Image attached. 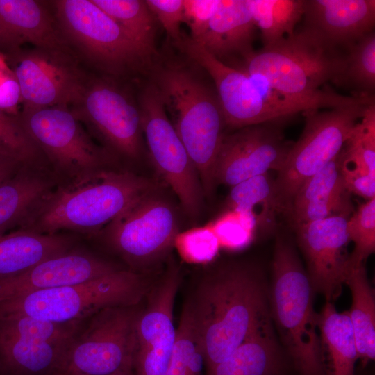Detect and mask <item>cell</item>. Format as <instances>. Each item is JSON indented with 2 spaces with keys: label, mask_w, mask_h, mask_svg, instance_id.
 Instances as JSON below:
<instances>
[{
  "label": "cell",
  "mask_w": 375,
  "mask_h": 375,
  "mask_svg": "<svg viewBox=\"0 0 375 375\" xmlns=\"http://www.w3.org/2000/svg\"><path fill=\"white\" fill-rule=\"evenodd\" d=\"M183 308L195 330L206 372L251 337L273 327L269 284L255 263L230 261L212 268Z\"/></svg>",
  "instance_id": "6da1fadb"
},
{
  "label": "cell",
  "mask_w": 375,
  "mask_h": 375,
  "mask_svg": "<svg viewBox=\"0 0 375 375\" xmlns=\"http://www.w3.org/2000/svg\"><path fill=\"white\" fill-rule=\"evenodd\" d=\"M344 60V50L333 47L303 27L253 51L244 59L243 70L262 76L305 112L374 103V98L345 96L322 88L330 81L339 87Z\"/></svg>",
  "instance_id": "7a4b0ae2"
},
{
  "label": "cell",
  "mask_w": 375,
  "mask_h": 375,
  "mask_svg": "<svg viewBox=\"0 0 375 375\" xmlns=\"http://www.w3.org/2000/svg\"><path fill=\"white\" fill-rule=\"evenodd\" d=\"M154 188L151 180L117 168L59 183L17 229L41 234L71 231L97 235L131 202Z\"/></svg>",
  "instance_id": "3957f363"
},
{
  "label": "cell",
  "mask_w": 375,
  "mask_h": 375,
  "mask_svg": "<svg viewBox=\"0 0 375 375\" xmlns=\"http://www.w3.org/2000/svg\"><path fill=\"white\" fill-rule=\"evenodd\" d=\"M315 291L290 240L276 237L269 285L272 324L299 375H326Z\"/></svg>",
  "instance_id": "277c9868"
},
{
  "label": "cell",
  "mask_w": 375,
  "mask_h": 375,
  "mask_svg": "<svg viewBox=\"0 0 375 375\" xmlns=\"http://www.w3.org/2000/svg\"><path fill=\"white\" fill-rule=\"evenodd\" d=\"M153 84L210 197L217 183L215 165L226 127L217 94L188 69L169 65L158 70Z\"/></svg>",
  "instance_id": "5b68a950"
},
{
  "label": "cell",
  "mask_w": 375,
  "mask_h": 375,
  "mask_svg": "<svg viewBox=\"0 0 375 375\" xmlns=\"http://www.w3.org/2000/svg\"><path fill=\"white\" fill-rule=\"evenodd\" d=\"M151 286L142 274L121 269L82 283L0 301V319L26 316L59 323L85 321L106 308L138 306Z\"/></svg>",
  "instance_id": "8992f818"
},
{
  "label": "cell",
  "mask_w": 375,
  "mask_h": 375,
  "mask_svg": "<svg viewBox=\"0 0 375 375\" xmlns=\"http://www.w3.org/2000/svg\"><path fill=\"white\" fill-rule=\"evenodd\" d=\"M19 116L60 183L117 169L115 156L93 140L68 106H24Z\"/></svg>",
  "instance_id": "52a82bcc"
},
{
  "label": "cell",
  "mask_w": 375,
  "mask_h": 375,
  "mask_svg": "<svg viewBox=\"0 0 375 375\" xmlns=\"http://www.w3.org/2000/svg\"><path fill=\"white\" fill-rule=\"evenodd\" d=\"M138 306L104 308L85 322L56 375H133Z\"/></svg>",
  "instance_id": "ba28073f"
},
{
  "label": "cell",
  "mask_w": 375,
  "mask_h": 375,
  "mask_svg": "<svg viewBox=\"0 0 375 375\" xmlns=\"http://www.w3.org/2000/svg\"><path fill=\"white\" fill-rule=\"evenodd\" d=\"M55 16L67 42L101 70L113 76L149 66L151 57L92 0H57Z\"/></svg>",
  "instance_id": "9c48e42d"
},
{
  "label": "cell",
  "mask_w": 375,
  "mask_h": 375,
  "mask_svg": "<svg viewBox=\"0 0 375 375\" xmlns=\"http://www.w3.org/2000/svg\"><path fill=\"white\" fill-rule=\"evenodd\" d=\"M370 104L315 109L303 113V130L298 140L293 142L275 178L276 198L282 213L290 215L292 199L301 185L341 151Z\"/></svg>",
  "instance_id": "30bf717a"
},
{
  "label": "cell",
  "mask_w": 375,
  "mask_h": 375,
  "mask_svg": "<svg viewBox=\"0 0 375 375\" xmlns=\"http://www.w3.org/2000/svg\"><path fill=\"white\" fill-rule=\"evenodd\" d=\"M178 233L175 210L154 188L131 202L97 234L129 265V270L138 273L163 258Z\"/></svg>",
  "instance_id": "8fae6325"
},
{
  "label": "cell",
  "mask_w": 375,
  "mask_h": 375,
  "mask_svg": "<svg viewBox=\"0 0 375 375\" xmlns=\"http://www.w3.org/2000/svg\"><path fill=\"white\" fill-rule=\"evenodd\" d=\"M69 108L91 136L115 157L140 158L143 132L138 104L114 82L86 80Z\"/></svg>",
  "instance_id": "7c38bea8"
},
{
  "label": "cell",
  "mask_w": 375,
  "mask_h": 375,
  "mask_svg": "<svg viewBox=\"0 0 375 375\" xmlns=\"http://www.w3.org/2000/svg\"><path fill=\"white\" fill-rule=\"evenodd\" d=\"M138 106L153 164L176 194L186 215L196 219L204 197L201 183L153 83L144 88Z\"/></svg>",
  "instance_id": "4fadbf2b"
},
{
  "label": "cell",
  "mask_w": 375,
  "mask_h": 375,
  "mask_svg": "<svg viewBox=\"0 0 375 375\" xmlns=\"http://www.w3.org/2000/svg\"><path fill=\"white\" fill-rule=\"evenodd\" d=\"M85 321L53 322L26 316L0 319V372L56 375Z\"/></svg>",
  "instance_id": "5bb4252c"
},
{
  "label": "cell",
  "mask_w": 375,
  "mask_h": 375,
  "mask_svg": "<svg viewBox=\"0 0 375 375\" xmlns=\"http://www.w3.org/2000/svg\"><path fill=\"white\" fill-rule=\"evenodd\" d=\"M24 106H69L86 81L70 50L33 47L10 53Z\"/></svg>",
  "instance_id": "9a60e30c"
},
{
  "label": "cell",
  "mask_w": 375,
  "mask_h": 375,
  "mask_svg": "<svg viewBox=\"0 0 375 375\" xmlns=\"http://www.w3.org/2000/svg\"><path fill=\"white\" fill-rule=\"evenodd\" d=\"M285 118L244 126L224 134L215 165L217 184L231 187L282 167L293 142L284 135Z\"/></svg>",
  "instance_id": "2e32d148"
},
{
  "label": "cell",
  "mask_w": 375,
  "mask_h": 375,
  "mask_svg": "<svg viewBox=\"0 0 375 375\" xmlns=\"http://www.w3.org/2000/svg\"><path fill=\"white\" fill-rule=\"evenodd\" d=\"M177 47L206 69L212 78L226 126L238 129L291 118L268 100L244 70L226 65L191 38L183 35Z\"/></svg>",
  "instance_id": "e0dca14e"
},
{
  "label": "cell",
  "mask_w": 375,
  "mask_h": 375,
  "mask_svg": "<svg viewBox=\"0 0 375 375\" xmlns=\"http://www.w3.org/2000/svg\"><path fill=\"white\" fill-rule=\"evenodd\" d=\"M180 285L178 269L170 265L147 294L136 324L135 375H166L176 335L173 310Z\"/></svg>",
  "instance_id": "ac0fdd59"
},
{
  "label": "cell",
  "mask_w": 375,
  "mask_h": 375,
  "mask_svg": "<svg viewBox=\"0 0 375 375\" xmlns=\"http://www.w3.org/2000/svg\"><path fill=\"white\" fill-rule=\"evenodd\" d=\"M347 219L335 216L294 226L315 292L333 303L341 294L348 269Z\"/></svg>",
  "instance_id": "d6986e66"
},
{
  "label": "cell",
  "mask_w": 375,
  "mask_h": 375,
  "mask_svg": "<svg viewBox=\"0 0 375 375\" xmlns=\"http://www.w3.org/2000/svg\"><path fill=\"white\" fill-rule=\"evenodd\" d=\"M121 269L94 253L74 247L24 273L0 281V301L22 294L76 284Z\"/></svg>",
  "instance_id": "ffe728a7"
},
{
  "label": "cell",
  "mask_w": 375,
  "mask_h": 375,
  "mask_svg": "<svg viewBox=\"0 0 375 375\" xmlns=\"http://www.w3.org/2000/svg\"><path fill=\"white\" fill-rule=\"evenodd\" d=\"M303 28L344 50L374 31V0H304Z\"/></svg>",
  "instance_id": "44dd1931"
},
{
  "label": "cell",
  "mask_w": 375,
  "mask_h": 375,
  "mask_svg": "<svg viewBox=\"0 0 375 375\" xmlns=\"http://www.w3.org/2000/svg\"><path fill=\"white\" fill-rule=\"evenodd\" d=\"M26 43L33 47L70 50L56 16L35 0H0V44L9 53Z\"/></svg>",
  "instance_id": "7402d4cb"
},
{
  "label": "cell",
  "mask_w": 375,
  "mask_h": 375,
  "mask_svg": "<svg viewBox=\"0 0 375 375\" xmlns=\"http://www.w3.org/2000/svg\"><path fill=\"white\" fill-rule=\"evenodd\" d=\"M59 182L47 164H23L0 185V236L17 229Z\"/></svg>",
  "instance_id": "603a6c76"
},
{
  "label": "cell",
  "mask_w": 375,
  "mask_h": 375,
  "mask_svg": "<svg viewBox=\"0 0 375 375\" xmlns=\"http://www.w3.org/2000/svg\"><path fill=\"white\" fill-rule=\"evenodd\" d=\"M256 28L248 0H221L207 30L195 42L220 60L235 54L245 59L254 51Z\"/></svg>",
  "instance_id": "cb8c5ba5"
},
{
  "label": "cell",
  "mask_w": 375,
  "mask_h": 375,
  "mask_svg": "<svg viewBox=\"0 0 375 375\" xmlns=\"http://www.w3.org/2000/svg\"><path fill=\"white\" fill-rule=\"evenodd\" d=\"M74 247V238L63 233L41 234L17 229L1 235L0 281L24 273Z\"/></svg>",
  "instance_id": "d4e9b609"
},
{
  "label": "cell",
  "mask_w": 375,
  "mask_h": 375,
  "mask_svg": "<svg viewBox=\"0 0 375 375\" xmlns=\"http://www.w3.org/2000/svg\"><path fill=\"white\" fill-rule=\"evenodd\" d=\"M317 326L326 375H354L358 352L348 311L338 312L326 301Z\"/></svg>",
  "instance_id": "484cf974"
},
{
  "label": "cell",
  "mask_w": 375,
  "mask_h": 375,
  "mask_svg": "<svg viewBox=\"0 0 375 375\" xmlns=\"http://www.w3.org/2000/svg\"><path fill=\"white\" fill-rule=\"evenodd\" d=\"M285 359L273 327L240 345L206 375H283Z\"/></svg>",
  "instance_id": "4316f807"
},
{
  "label": "cell",
  "mask_w": 375,
  "mask_h": 375,
  "mask_svg": "<svg viewBox=\"0 0 375 375\" xmlns=\"http://www.w3.org/2000/svg\"><path fill=\"white\" fill-rule=\"evenodd\" d=\"M344 283L350 289L348 311L356 342L358 360L363 366L375 358V297L365 264L349 265Z\"/></svg>",
  "instance_id": "83f0119b"
},
{
  "label": "cell",
  "mask_w": 375,
  "mask_h": 375,
  "mask_svg": "<svg viewBox=\"0 0 375 375\" xmlns=\"http://www.w3.org/2000/svg\"><path fill=\"white\" fill-rule=\"evenodd\" d=\"M226 210L253 213L260 228H272L276 212H282L277 201L275 178L269 172L256 176L231 187L226 201Z\"/></svg>",
  "instance_id": "f1b7e54d"
},
{
  "label": "cell",
  "mask_w": 375,
  "mask_h": 375,
  "mask_svg": "<svg viewBox=\"0 0 375 375\" xmlns=\"http://www.w3.org/2000/svg\"><path fill=\"white\" fill-rule=\"evenodd\" d=\"M118 23L149 55L155 47L156 17L142 0H92Z\"/></svg>",
  "instance_id": "f546056e"
},
{
  "label": "cell",
  "mask_w": 375,
  "mask_h": 375,
  "mask_svg": "<svg viewBox=\"0 0 375 375\" xmlns=\"http://www.w3.org/2000/svg\"><path fill=\"white\" fill-rule=\"evenodd\" d=\"M248 3L264 46L292 35L304 12V0H248Z\"/></svg>",
  "instance_id": "4dcf8cb0"
},
{
  "label": "cell",
  "mask_w": 375,
  "mask_h": 375,
  "mask_svg": "<svg viewBox=\"0 0 375 375\" xmlns=\"http://www.w3.org/2000/svg\"><path fill=\"white\" fill-rule=\"evenodd\" d=\"M344 58V70L339 87L354 91V97L374 98V31L346 48Z\"/></svg>",
  "instance_id": "1f68e13d"
},
{
  "label": "cell",
  "mask_w": 375,
  "mask_h": 375,
  "mask_svg": "<svg viewBox=\"0 0 375 375\" xmlns=\"http://www.w3.org/2000/svg\"><path fill=\"white\" fill-rule=\"evenodd\" d=\"M342 153L344 164L375 176V103L353 128Z\"/></svg>",
  "instance_id": "d6a6232c"
},
{
  "label": "cell",
  "mask_w": 375,
  "mask_h": 375,
  "mask_svg": "<svg viewBox=\"0 0 375 375\" xmlns=\"http://www.w3.org/2000/svg\"><path fill=\"white\" fill-rule=\"evenodd\" d=\"M346 228L353 243L348 265L365 264L375 251V198L359 205L347 220Z\"/></svg>",
  "instance_id": "836d02e7"
},
{
  "label": "cell",
  "mask_w": 375,
  "mask_h": 375,
  "mask_svg": "<svg viewBox=\"0 0 375 375\" xmlns=\"http://www.w3.org/2000/svg\"><path fill=\"white\" fill-rule=\"evenodd\" d=\"M210 224L218 238L220 248L231 251L247 247L258 228L253 213L238 210H225Z\"/></svg>",
  "instance_id": "e575fe53"
},
{
  "label": "cell",
  "mask_w": 375,
  "mask_h": 375,
  "mask_svg": "<svg viewBox=\"0 0 375 375\" xmlns=\"http://www.w3.org/2000/svg\"><path fill=\"white\" fill-rule=\"evenodd\" d=\"M0 151L23 163L47 164L19 116L0 110Z\"/></svg>",
  "instance_id": "d590c367"
},
{
  "label": "cell",
  "mask_w": 375,
  "mask_h": 375,
  "mask_svg": "<svg viewBox=\"0 0 375 375\" xmlns=\"http://www.w3.org/2000/svg\"><path fill=\"white\" fill-rule=\"evenodd\" d=\"M341 151L317 172L308 178L295 194L290 212L306 203L332 192L347 190L342 173ZM289 215V216H290Z\"/></svg>",
  "instance_id": "8d00e7d4"
},
{
  "label": "cell",
  "mask_w": 375,
  "mask_h": 375,
  "mask_svg": "<svg viewBox=\"0 0 375 375\" xmlns=\"http://www.w3.org/2000/svg\"><path fill=\"white\" fill-rule=\"evenodd\" d=\"M351 194L347 190H343L306 203L291 212L293 226L335 216L348 219L355 210Z\"/></svg>",
  "instance_id": "74e56055"
},
{
  "label": "cell",
  "mask_w": 375,
  "mask_h": 375,
  "mask_svg": "<svg viewBox=\"0 0 375 375\" xmlns=\"http://www.w3.org/2000/svg\"><path fill=\"white\" fill-rule=\"evenodd\" d=\"M174 244L181 255L192 262H210L220 249L218 238L210 224L179 232Z\"/></svg>",
  "instance_id": "f35d334b"
},
{
  "label": "cell",
  "mask_w": 375,
  "mask_h": 375,
  "mask_svg": "<svg viewBox=\"0 0 375 375\" xmlns=\"http://www.w3.org/2000/svg\"><path fill=\"white\" fill-rule=\"evenodd\" d=\"M200 347L190 317L183 308L166 375H188L190 360Z\"/></svg>",
  "instance_id": "ab89813d"
},
{
  "label": "cell",
  "mask_w": 375,
  "mask_h": 375,
  "mask_svg": "<svg viewBox=\"0 0 375 375\" xmlns=\"http://www.w3.org/2000/svg\"><path fill=\"white\" fill-rule=\"evenodd\" d=\"M146 3L168 36L178 45L183 35L181 24L184 22L183 0H146Z\"/></svg>",
  "instance_id": "60d3db41"
},
{
  "label": "cell",
  "mask_w": 375,
  "mask_h": 375,
  "mask_svg": "<svg viewBox=\"0 0 375 375\" xmlns=\"http://www.w3.org/2000/svg\"><path fill=\"white\" fill-rule=\"evenodd\" d=\"M221 0H183L184 22L188 24L191 38L197 41L207 30Z\"/></svg>",
  "instance_id": "b9f144b4"
},
{
  "label": "cell",
  "mask_w": 375,
  "mask_h": 375,
  "mask_svg": "<svg viewBox=\"0 0 375 375\" xmlns=\"http://www.w3.org/2000/svg\"><path fill=\"white\" fill-rule=\"evenodd\" d=\"M342 173L346 188L350 194L361 197L365 201L375 198L374 175L350 167L343 162Z\"/></svg>",
  "instance_id": "7bdbcfd3"
},
{
  "label": "cell",
  "mask_w": 375,
  "mask_h": 375,
  "mask_svg": "<svg viewBox=\"0 0 375 375\" xmlns=\"http://www.w3.org/2000/svg\"><path fill=\"white\" fill-rule=\"evenodd\" d=\"M19 101L21 93L19 84L7 66L0 71V110L17 115L15 112Z\"/></svg>",
  "instance_id": "ee69618b"
},
{
  "label": "cell",
  "mask_w": 375,
  "mask_h": 375,
  "mask_svg": "<svg viewBox=\"0 0 375 375\" xmlns=\"http://www.w3.org/2000/svg\"><path fill=\"white\" fill-rule=\"evenodd\" d=\"M24 163L0 151V185L10 178Z\"/></svg>",
  "instance_id": "f6af8a7d"
},
{
  "label": "cell",
  "mask_w": 375,
  "mask_h": 375,
  "mask_svg": "<svg viewBox=\"0 0 375 375\" xmlns=\"http://www.w3.org/2000/svg\"><path fill=\"white\" fill-rule=\"evenodd\" d=\"M6 67H7L6 62H4L3 59L0 56V71Z\"/></svg>",
  "instance_id": "bcb514c9"
},
{
  "label": "cell",
  "mask_w": 375,
  "mask_h": 375,
  "mask_svg": "<svg viewBox=\"0 0 375 375\" xmlns=\"http://www.w3.org/2000/svg\"><path fill=\"white\" fill-rule=\"evenodd\" d=\"M133 375H135V374H133Z\"/></svg>",
  "instance_id": "7dc6e473"
}]
</instances>
